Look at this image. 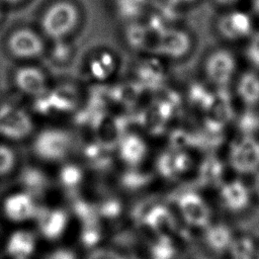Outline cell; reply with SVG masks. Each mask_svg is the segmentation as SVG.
Segmentation results:
<instances>
[{"mask_svg": "<svg viewBox=\"0 0 259 259\" xmlns=\"http://www.w3.org/2000/svg\"><path fill=\"white\" fill-rule=\"evenodd\" d=\"M48 259H77L75 254L67 249H60L50 255Z\"/></svg>", "mask_w": 259, "mask_h": 259, "instance_id": "cell-32", "label": "cell"}, {"mask_svg": "<svg viewBox=\"0 0 259 259\" xmlns=\"http://www.w3.org/2000/svg\"><path fill=\"white\" fill-rule=\"evenodd\" d=\"M79 18V9L73 2L59 0L51 4L42 13L40 28L48 37L60 40L76 28Z\"/></svg>", "mask_w": 259, "mask_h": 259, "instance_id": "cell-1", "label": "cell"}, {"mask_svg": "<svg viewBox=\"0 0 259 259\" xmlns=\"http://www.w3.org/2000/svg\"><path fill=\"white\" fill-rule=\"evenodd\" d=\"M67 221V214L62 209L46 212L40 217V231L48 239H56L64 232Z\"/></svg>", "mask_w": 259, "mask_h": 259, "instance_id": "cell-15", "label": "cell"}, {"mask_svg": "<svg viewBox=\"0 0 259 259\" xmlns=\"http://www.w3.org/2000/svg\"><path fill=\"white\" fill-rule=\"evenodd\" d=\"M32 130V119L24 109L10 104L0 107V135L11 140H22Z\"/></svg>", "mask_w": 259, "mask_h": 259, "instance_id": "cell-4", "label": "cell"}, {"mask_svg": "<svg viewBox=\"0 0 259 259\" xmlns=\"http://www.w3.org/2000/svg\"><path fill=\"white\" fill-rule=\"evenodd\" d=\"M205 110L207 128L213 134L219 133L233 118V106L229 92L226 89H221L212 94Z\"/></svg>", "mask_w": 259, "mask_h": 259, "instance_id": "cell-7", "label": "cell"}, {"mask_svg": "<svg viewBox=\"0 0 259 259\" xmlns=\"http://www.w3.org/2000/svg\"><path fill=\"white\" fill-rule=\"evenodd\" d=\"M191 47L189 35L180 29L159 30L155 53L172 59H178L186 55Z\"/></svg>", "mask_w": 259, "mask_h": 259, "instance_id": "cell-8", "label": "cell"}, {"mask_svg": "<svg viewBox=\"0 0 259 259\" xmlns=\"http://www.w3.org/2000/svg\"><path fill=\"white\" fill-rule=\"evenodd\" d=\"M257 259H259V252L257 253Z\"/></svg>", "mask_w": 259, "mask_h": 259, "instance_id": "cell-38", "label": "cell"}, {"mask_svg": "<svg viewBox=\"0 0 259 259\" xmlns=\"http://www.w3.org/2000/svg\"><path fill=\"white\" fill-rule=\"evenodd\" d=\"M229 162L240 174L255 172L259 168V142L252 136L244 135L232 145Z\"/></svg>", "mask_w": 259, "mask_h": 259, "instance_id": "cell-3", "label": "cell"}, {"mask_svg": "<svg viewBox=\"0 0 259 259\" xmlns=\"http://www.w3.org/2000/svg\"><path fill=\"white\" fill-rule=\"evenodd\" d=\"M0 18H1V11H0Z\"/></svg>", "mask_w": 259, "mask_h": 259, "instance_id": "cell-39", "label": "cell"}, {"mask_svg": "<svg viewBox=\"0 0 259 259\" xmlns=\"http://www.w3.org/2000/svg\"><path fill=\"white\" fill-rule=\"evenodd\" d=\"M238 93L249 105L259 102V77L254 73H245L238 84Z\"/></svg>", "mask_w": 259, "mask_h": 259, "instance_id": "cell-18", "label": "cell"}, {"mask_svg": "<svg viewBox=\"0 0 259 259\" xmlns=\"http://www.w3.org/2000/svg\"><path fill=\"white\" fill-rule=\"evenodd\" d=\"M14 161L13 151L7 146L0 145V176L8 173L12 169Z\"/></svg>", "mask_w": 259, "mask_h": 259, "instance_id": "cell-25", "label": "cell"}, {"mask_svg": "<svg viewBox=\"0 0 259 259\" xmlns=\"http://www.w3.org/2000/svg\"><path fill=\"white\" fill-rule=\"evenodd\" d=\"M6 218L14 222L25 221L36 213V207L28 193H15L8 196L3 204Z\"/></svg>", "mask_w": 259, "mask_h": 259, "instance_id": "cell-11", "label": "cell"}, {"mask_svg": "<svg viewBox=\"0 0 259 259\" xmlns=\"http://www.w3.org/2000/svg\"><path fill=\"white\" fill-rule=\"evenodd\" d=\"M235 59L226 50L212 53L206 60L205 73L213 84L224 86L230 81L235 71Z\"/></svg>", "mask_w": 259, "mask_h": 259, "instance_id": "cell-10", "label": "cell"}, {"mask_svg": "<svg viewBox=\"0 0 259 259\" xmlns=\"http://www.w3.org/2000/svg\"><path fill=\"white\" fill-rule=\"evenodd\" d=\"M238 126L244 135L252 136L259 127V117L253 111H246L239 119Z\"/></svg>", "mask_w": 259, "mask_h": 259, "instance_id": "cell-24", "label": "cell"}, {"mask_svg": "<svg viewBox=\"0 0 259 259\" xmlns=\"http://www.w3.org/2000/svg\"><path fill=\"white\" fill-rule=\"evenodd\" d=\"M253 189L255 191V193L259 196V173H257V175L254 178L253 181Z\"/></svg>", "mask_w": 259, "mask_h": 259, "instance_id": "cell-33", "label": "cell"}, {"mask_svg": "<svg viewBox=\"0 0 259 259\" xmlns=\"http://www.w3.org/2000/svg\"><path fill=\"white\" fill-rule=\"evenodd\" d=\"M229 22L237 37L248 35L251 31V20L247 14L240 11L227 14Z\"/></svg>", "mask_w": 259, "mask_h": 259, "instance_id": "cell-21", "label": "cell"}, {"mask_svg": "<svg viewBox=\"0 0 259 259\" xmlns=\"http://www.w3.org/2000/svg\"><path fill=\"white\" fill-rule=\"evenodd\" d=\"M24 175H25L24 176L25 183L33 188L40 186L44 182L42 175L36 170H28Z\"/></svg>", "mask_w": 259, "mask_h": 259, "instance_id": "cell-29", "label": "cell"}, {"mask_svg": "<svg viewBox=\"0 0 259 259\" xmlns=\"http://www.w3.org/2000/svg\"><path fill=\"white\" fill-rule=\"evenodd\" d=\"M223 164L219 159L206 158L200 167V179L206 184L218 183L223 175Z\"/></svg>", "mask_w": 259, "mask_h": 259, "instance_id": "cell-20", "label": "cell"}, {"mask_svg": "<svg viewBox=\"0 0 259 259\" xmlns=\"http://www.w3.org/2000/svg\"><path fill=\"white\" fill-rule=\"evenodd\" d=\"M215 1L220 4H223V5H230V4H233V3L237 2L238 0H215Z\"/></svg>", "mask_w": 259, "mask_h": 259, "instance_id": "cell-34", "label": "cell"}, {"mask_svg": "<svg viewBox=\"0 0 259 259\" xmlns=\"http://www.w3.org/2000/svg\"><path fill=\"white\" fill-rule=\"evenodd\" d=\"M159 172L167 178H172L178 173L175 167V152H166L162 154L157 162Z\"/></svg>", "mask_w": 259, "mask_h": 259, "instance_id": "cell-23", "label": "cell"}, {"mask_svg": "<svg viewBox=\"0 0 259 259\" xmlns=\"http://www.w3.org/2000/svg\"><path fill=\"white\" fill-rule=\"evenodd\" d=\"M248 57L251 60V62L259 67V32L254 35L252 38L249 48H248Z\"/></svg>", "mask_w": 259, "mask_h": 259, "instance_id": "cell-28", "label": "cell"}, {"mask_svg": "<svg viewBox=\"0 0 259 259\" xmlns=\"http://www.w3.org/2000/svg\"><path fill=\"white\" fill-rule=\"evenodd\" d=\"M233 237L231 230L225 225H214L209 227L205 234V241L209 248L215 252H223L229 249Z\"/></svg>", "mask_w": 259, "mask_h": 259, "instance_id": "cell-17", "label": "cell"}, {"mask_svg": "<svg viewBox=\"0 0 259 259\" xmlns=\"http://www.w3.org/2000/svg\"><path fill=\"white\" fill-rule=\"evenodd\" d=\"M253 8L259 14V0H253Z\"/></svg>", "mask_w": 259, "mask_h": 259, "instance_id": "cell-35", "label": "cell"}, {"mask_svg": "<svg viewBox=\"0 0 259 259\" xmlns=\"http://www.w3.org/2000/svg\"><path fill=\"white\" fill-rule=\"evenodd\" d=\"M34 246V236L30 232L17 231L10 236L6 250L13 257L23 258L33 252Z\"/></svg>", "mask_w": 259, "mask_h": 259, "instance_id": "cell-16", "label": "cell"}, {"mask_svg": "<svg viewBox=\"0 0 259 259\" xmlns=\"http://www.w3.org/2000/svg\"><path fill=\"white\" fill-rule=\"evenodd\" d=\"M228 250L232 259H254L256 257L255 244L249 237L233 239Z\"/></svg>", "mask_w": 259, "mask_h": 259, "instance_id": "cell-19", "label": "cell"}, {"mask_svg": "<svg viewBox=\"0 0 259 259\" xmlns=\"http://www.w3.org/2000/svg\"><path fill=\"white\" fill-rule=\"evenodd\" d=\"M87 259H125L124 257L116 254L113 251L106 249H99L93 251Z\"/></svg>", "mask_w": 259, "mask_h": 259, "instance_id": "cell-30", "label": "cell"}, {"mask_svg": "<svg viewBox=\"0 0 259 259\" xmlns=\"http://www.w3.org/2000/svg\"><path fill=\"white\" fill-rule=\"evenodd\" d=\"M82 170L76 165H66L60 172V180L66 187L77 186L82 179Z\"/></svg>", "mask_w": 259, "mask_h": 259, "instance_id": "cell-22", "label": "cell"}, {"mask_svg": "<svg viewBox=\"0 0 259 259\" xmlns=\"http://www.w3.org/2000/svg\"><path fill=\"white\" fill-rule=\"evenodd\" d=\"M146 224L160 235V237L169 238L176 229V222L171 211L163 206L156 205L152 207L145 217Z\"/></svg>", "mask_w": 259, "mask_h": 259, "instance_id": "cell-13", "label": "cell"}, {"mask_svg": "<svg viewBox=\"0 0 259 259\" xmlns=\"http://www.w3.org/2000/svg\"><path fill=\"white\" fill-rule=\"evenodd\" d=\"M146 143L137 135H127L120 142V157L124 162L131 165H137L140 163L146 156Z\"/></svg>", "mask_w": 259, "mask_h": 259, "instance_id": "cell-14", "label": "cell"}, {"mask_svg": "<svg viewBox=\"0 0 259 259\" xmlns=\"http://www.w3.org/2000/svg\"><path fill=\"white\" fill-rule=\"evenodd\" d=\"M221 199L229 210L240 211L248 205L250 194L247 186L242 181L233 180L222 187Z\"/></svg>", "mask_w": 259, "mask_h": 259, "instance_id": "cell-12", "label": "cell"}, {"mask_svg": "<svg viewBox=\"0 0 259 259\" xmlns=\"http://www.w3.org/2000/svg\"><path fill=\"white\" fill-rule=\"evenodd\" d=\"M73 146V138L69 132L60 127H48L35 137L33 152L47 161H58L65 158Z\"/></svg>", "mask_w": 259, "mask_h": 259, "instance_id": "cell-2", "label": "cell"}, {"mask_svg": "<svg viewBox=\"0 0 259 259\" xmlns=\"http://www.w3.org/2000/svg\"><path fill=\"white\" fill-rule=\"evenodd\" d=\"M14 84L23 94L38 98L48 93V79L45 72L35 66H23L14 73Z\"/></svg>", "mask_w": 259, "mask_h": 259, "instance_id": "cell-6", "label": "cell"}, {"mask_svg": "<svg viewBox=\"0 0 259 259\" xmlns=\"http://www.w3.org/2000/svg\"><path fill=\"white\" fill-rule=\"evenodd\" d=\"M100 238V233L97 229L96 223L84 225V230L82 232V242L86 246L95 245Z\"/></svg>", "mask_w": 259, "mask_h": 259, "instance_id": "cell-27", "label": "cell"}, {"mask_svg": "<svg viewBox=\"0 0 259 259\" xmlns=\"http://www.w3.org/2000/svg\"><path fill=\"white\" fill-rule=\"evenodd\" d=\"M120 210V206L117 201L111 200L106 202L102 207H101V213L105 217H115Z\"/></svg>", "mask_w": 259, "mask_h": 259, "instance_id": "cell-31", "label": "cell"}, {"mask_svg": "<svg viewBox=\"0 0 259 259\" xmlns=\"http://www.w3.org/2000/svg\"><path fill=\"white\" fill-rule=\"evenodd\" d=\"M7 47L10 54L20 60L36 59L45 51V42L41 36L26 27L14 30L8 37Z\"/></svg>", "mask_w": 259, "mask_h": 259, "instance_id": "cell-5", "label": "cell"}, {"mask_svg": "<svg viewBox=\"0 0 259 259\" xmlns=\"http://www.w3.org/2000/svg\"><path fill=\"white\" fill-rule=\"evenodd\" d=\"M0 1H3L5 3H9V4H16L22 0H0Z\"/></svg>", "mask_w": 259, "mask_h": 259, "instance_id": "cell-36", "label": "cell"}, {"mask_svg": "<svg viewBox=\"0 0 259 259\" xmlns=\"http://www.w3.org/2000/svg\"><path fill=\"white\" fill-rule=\"evenodd\" d=\"M177 1H180V2H184V3H187V2H193L195 0H177Z\"/></svg>", "mask_w": 259, "mask_h": 259, "instance_id": "cell-37", "label": "cell"}, {"mask_svg": "<svg viewBox=\"0 0 259 259\" xmlns=\"http://www.w3.org/2000/svg\"><path fill=\"white\" fill-rule=\"evenodd\" d=\"M178 205L184 220L194 227H206L210 220V211L202 199V197L195 192L183 193Z\"/></svg>", "mask_w": 259, "mask_h": 259, "instance_id": "cell-9", "label": "cell"}, {"mask_svg": "<svg viewBox=\"0 0 259 259\" xmlns=\"http://www.w3.org/2000/svg\"><path fill=\"white\" fill-rule=\"evenodd\" d=\"M173 248L170 244L169 238L161 237L159 243H157L153 248V253L156 259H169L173 255Z\"/></svg>", "mask_w": 259, "mask_h": 259, "instance_id": "cell-26", "label": "cell"}]
</instances>
